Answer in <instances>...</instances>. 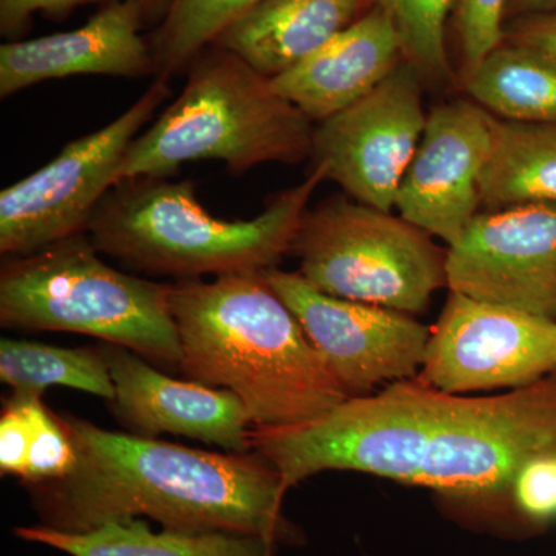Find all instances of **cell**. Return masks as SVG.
<instances>
[{"mask_svg": "<svg viewBox=\"0 0 556 556\" xmlns=\"http://www.w3.org/2000/svg\"><path fill=\"white\" fill-rule=\"evenodd\" d=\"M62 419L78 460L67 477L27 485L39 525L78 533L146 517L177 532L302 543L303 533L283 514L289 489L258 453L207 452L104 430L72 415Z\"/></svg>", "mask_w": 556, "mask_h": 556, "instance_id": "obj_1", "label": "cell"}, {"mask_svg": "<svg viewBox=\"0 0 556 556\" xmlns=\"http://www.w3.org/2000/svg\"><path fill=\"white\" fill-rule=\"evenodd\" d=\"M170 305L179 369L232 391L254 427L305 422L351 397L263 273L178 280Z\"/></svg>", "mask_w": 556, "mask_h": 556, "instance_id": "obj_2", "label": "cell"}, {"mask_svg": "<svg viewBox=\"0 0 556 556\" xmlns=\"http://www.w3.org/2000/svg\"><path fill=\"white\" fill-rule=\"evenodd\" d=\"M321 181L324 172L314 167L257 217L223 219L200 203L195 182L124 179L101 201L87 233L101 254L152 276L201 280L265 273L291 254Z\"/></svg>", "mask_w": 556, "mask_h": 556, "instance_id": "obj_3", "label": "cell"}, {"mask_svg": "<svg viewBox=\"0 0 556 556\" xmlns=\"http://www.w3.org/2000/svg\"><path fill=\"white\" fill-rule=\"evenodd\" d=\"M188 70L181 94L131 142L119 182L167 178L195 161H222L240 175L311 156L313 121L257 70L217 46L201 51Z\"/></svg>", "mask_w": 556, "mask_h": 556, "instance_id": "obj_4", "label": "cell"}, {"mask_svg": "<svg viewBox=\"0 0 556 556\" xmlns=\"http://www.w3.org/2000/svg\"><path fill=\"white\" fill-rule=\"evenodd\" d=\"M100 254L86 232L7 258L0 270V325L91 336L179 368L172 285L121 273Z\"/></svg>", "mask_w": 556, "mask_h": 556, "instance_id": "obj_5", "label": "cell"}, {"mask_svg": "<svg viewBox=\"0 0 556 556\" xmlns=\"http://www.w3.org/2000/svg\"><path fill=\"white\" fill-rule=\"evenodd\" d=\"M453 396L415 376L375 396L346 399L305 422L252 427L249 441L288 489L327 470L362 471L416 485Z\"/></svg>", "mask_w": 556, "mask_h": 556, "instance_id": "obj_6", "label": "cell"}, {"mask_svg": "<svg viewBox=\"0 0 556 556\" xmlns=\"http://www.w3.org/2000/svg\"><path fill=\"white\" fill-rule=\"evenodd\" d=\"M291 254L313 287L334 298L422 313L447 287V252L391 212L345 197L306 212Z\"/></svg>", "mask_w": 556, "mask_h": 556, "instance_id": "obj_7", "label": "cell"}, {"mask_svg": "<svg viewBox=\"0 0 556 556\" xmlns=\"http://www.w3.org/2000/svg\"><path fill=\"white\" fill-rule=\"evenodd\" d=\"M170 97L159 76L123 115L108 126L68 142L50 163L0 192V252L24 257L86 233L119 172L139 130Z\"/></svg>", "mask_w": 556, "mask_h": 556, "instance_id": "obj_8", "label": "cell"}, {"mask_svg": "<svg viewBox=\"0 0 556 556\" xmlns=\"http://www.w3.org/2000/svg\"><path fill=\"white\" fill-rule=\"evenodd\" d=\"M556 450V371L501 396L455 394L416 485L442 495H506L519 468Z\"/></svg>", "mask_w": 556, "mask_h": 556, "instance_id": "obj_9", "label": "cell"}, {"mask_svg": "<svg viewBox=\"0 0 556 556\" xmlns=\"http://www.w3.org/2000/svg\"><path fill=\"white\" fill-rule=\"evenodd\" d=\"M420 75L399 64L367 97L314 129V167L358 203L396 207L402 179L426 129Z\"/></svg>", "mask_w": 556, "mask_h": 556, "instance_id": "obj_10", "label": "cell"}, {"mask_svg": "<svg viewBox=\"0 0 556 556\" xmlns=\"http://www.w3.org/2000/svg\"><path fill=\"white\" fill-rule=\"evenodd\" d=\"M556 371V318L450 292L419 378L450 394L521 388Z\"/></svg>", "mask_w": 556, "mask_h": 556, "instance_id": "obj_11", "label": "cell"}, {"mask_svg": "<svg viewBox=\"0 0 556 556\" xmlns=\"http://www.w3.org/2000/svg\"><path fill=\"white\" fill-rule=\"evenodd\" d=\"M263 277L351 397L415 378L422 368L431 329L415 318L325 294L300 273L273 268Z\"/></svg>", "mask_w": 556, "mask_h": 556, "instance_id": "obj_12", "label": "cell"}, {"mask_svg": "<svg viewBox=\"0 0 556 556\" xmlns=\"http://www.w3.org/2000/svg\"><path fill=\"white\" fill-rule=\"evenodd\" d=\"M450 292L556 318V204L481 212L447 251Z\"/></svg>", "mask_w": 556, "mask_h": 556, "instance_id": "obj_13", "label": "cell"}, {"mask_svg": "<svg viewBox=\"0 0 556 556\" xmlns=\"http://www.w3.org/2000/svg\"><path fill=\"white\" fill-rule=\"evenodd\" d=\"M496 129V116L473 102L434 109L399 189L401 217L448 247L455 244L479 214L481 178Z\"/></svg>", "mask_w": 556, "mask_h": 556, "instance_id": "obj_14", "label": "cell"}, {"mask_svg": "<svg viewBox=\"0 0 556 556\" xmlns=\"http://www.w3.org/2000/svg\"><path fill=\"white\" fill-rule=\"evenodd\" d=\"M115 383L109 402L121 426L138 437L163 433L218 445L229 453L251 452V415L232 391L163 375L135 351L100 346Z\"/></svg>", "mask_w": 556, "mask_h": 556, "instance_id": "obj_15", "label": "cell"}, {"mask_svg": "<svg viewBox=\"0 0 556 556\" xmlns=\"http://www.w3.org/2000/svg\"><path fill=\"white\" fill-rule=\"evenodd\" d=\"M144 10L134 0H116L76 30L3 43L0 97L70 76L141 78L156 72L155 56L139 33Z\"/></svg>", "mask_w": 556, "mask_h": 556, "instance_id": "obj_16", "label": "cell"}, {"mask_svg": "<svg viewBox=\"0 0 556 556\" xmlns=\"http://www.w3.org/2000/svg\"><path fill=\"white\" fill-rule=\"evenodd\" d=\"M401 54L393 22L372 7L270 86L311 121L324 123L375 90L396 70Z\"/></svg>", "mask_w": 556, "mask_h": 556, "instance_id": "obj_17", "label": "cell"}, {"mask_svg": "<svg viewBox=\"0 0 556 556\" xmlns=\"http://www.w3.org/2000/svg\"><path fill=\"white\" fill-rule=\"evenodd\" d=\"M371 5L372 0H263L212 46L273 79L327 46Z\"/></svg>", "mask_w": 556, "mask_h": 556, "instance_id": "obj_18", "label": "cell"}, {"mask_svg": "<svg viewBox=\"0 0 556 556\" xmlns=\"http://www.w3.org/2000/svg\"><path fill=\"white\" fill-rule=\"evenodd\" d=\"M16 536L70 556H276L266 538L230 532H153L141 519L109 522L87 532H61L42 525L17 527Z\"/></svg>", "mask_w": 556, "mask_h": 556, "instance_id": "obj_19", "label": "cell"}, {"mask_svg": "<svg viewBox=\"0 0 556 556\" xmlns=\"http://www.w3.org/2000/svg\"><path fill=\"white\" fill-rule=\"evenodd\" d=\"M466 89L477 104L511 123L556 124V60L508 43L467 73Z\"/></svg>", "mask_w": 556, "mask_h": 556, "instance_id": "obj_20", "label": "cell"}, {"mask_svg": "<svg viewBox=\"0 0 556 556\" xmlns=\"http://www.w3.org/2000/svg\"><path fill=\"white\" fill-rule=\"evenodd\" d=\"M490 208L556 204V124L497 119L495 148L481 178Z\"/></svg>", "mask_w": 556, "mask_h": 556, "instance_id": "obj_21", "label": "cell"}, {"mask_svg": "<svg viewBox=\"0 0 556 556\" xmlns=\"http://www.w3.org/2000/svg\"><path fill=\"white\" fill-rule=\"evenodd\" d=\"M0 379L16 393L42 396L67 387L113 401L115 383L98 348H61L31 340H0Z\"/></svg>", "mask_w": 556, "mask_h": 556, "instance_id": "obj_22", "label": "cell"}, {"mask_svg": "<svg viewBox=\"0 0 556 556\" xmlns=\"http://www.w3.org/2000/svg\"><path fill=\"white\" fill-rule=\"evenodd\" d=\"M263 0H170L155 38L156 73L169 79L189 68L233 21Z\"/></svg>", "mask_w": 556, "mask_h": 556, "instance_id": "obj_23", "label": "cell"}, {"mask_svg": "<svg viewBox=\"0 0 556 556\" xmlns=\"http://www.w3.org/2000/svg\"><path fill=\"white\" fill-rule=\"evenodd\" d=\"M456 0H372L393 22L402 54L420 76L445 80L450 76L445 22Z\"/></svg>", "mask_w": 556, "mask_h": 556, "instance_id": "obj_24", "label": "cell"}, {"mask_svg": "<svg viewBox=\"0 0 556 556\" xmlns=\"http://www.w3.org/2000/svg\"><path fill=\"white\" fill-rule=\"evenodd\" d=\"M506 496L515 517L543 530L556 522V450L533 457L511 479Z\"/></svg>", "mask_w": 556, "mask_h": 556, "instance_id": "obj_25", "label": "cell"}, {"mask_svg": "<svg viewBox=\"0 0 556 556\" xmlns=\"http://www.w3.org/2000/svg\"><path fill=\"white\" fill-rule=\"evenodd\" d=\"M508 0H456V21L467 73L501 46Z\"/></svg>", "mask_w": 556, "mask_h": 556, "instance_id": "obj_26", "label": "cell"}, {"mask_svg": "<svg viewBox=\"0 0 556 556\" xmlns=\"http://www.w3.org/2000/svg\"><path fill=\"white\" fill-rule=\"evenodd\" d=\"M91 2H104V0H0V30L3 36L14 38L27 28L33 14L50 13L60 14L86 5ZM116 2V0H105ZM148 7L156 0H134Z\"/></svg>", "mask_w": 556, "mask_h": 556, "instance_id": "obj_27", "label": "cell"}, {"mask_svg": "<svg viewBox=\"0 0 556 556\" xmlns=\"http://www.w3.org/2000/svg\"><path fill=\"white\" fill-rule=\"evenodd\" d=\"M508 39L511 43L541 51L556 60V14L522 22L517 30L510 33Z\"/></svg>", "mask_w": 556, "mask_h": 556, "instance_id": "obj_28", "label": "cell"}, {"mask_svg": "<svg viewBox=\"0 0 556 556\" xmlns=\"http://www.w3.org/2000/svg\"><path fill=\"white\" fill-rule=\"evenodd\" d=\"M508 13H552L556 11V0H508Z\"/></svg>", "mask_w": 556, "mask_h": 556, "instance_id": "obj_29", "label": "cell"}]
</instances>
